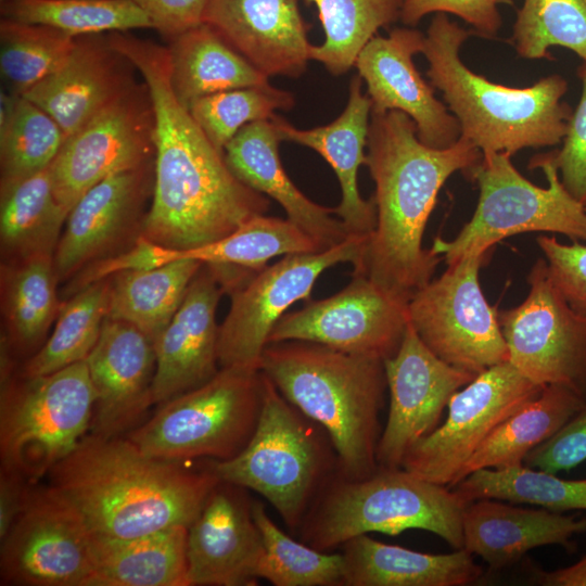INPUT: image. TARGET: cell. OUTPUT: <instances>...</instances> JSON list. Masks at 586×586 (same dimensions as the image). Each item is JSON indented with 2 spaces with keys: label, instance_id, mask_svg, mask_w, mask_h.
<instances>
[{
  "label": "cell",
  "instance_id": "20",
  "mask_svg": "<svg viewBox=\"0 0 586 586\" xmlns=\"http://www.w3.org/2000/svg\"><path fill=\"white\" fill-rule=\"evenodd\" d=\"M425 36L413 28H395L374 36L360 51L355 66L367 85L371 111H400L417 127L419 140L434 149L454 145L461 136L456 117L440 101L412 58L422 52Z\"/></svg>",
  "mask_w": 586,
  "mask_h": 586
},
{
  "label": "cell",
  "instance_id": "43",
  "mask_svg": "<svg viewBox=\"0 0 586 586\" xmlns=\"http://www.w3.org/2000/svg\"><path fill=\"white\" fill-rule=\"evenodd\" d=\"M75 42L76 37L54 27L2 17L0 68L11 92L23 95L56 72L68 59Z\"/></svg>",
  "mask_w": 586,
  "mask_h": 586
},
{
  "label": "cell",
  "instance_id": "6",
  "mask_svg": "<svg viewBox=\"0 0 586 586\" xmlns=\"http://www.w3.org/2000/svg\"><path fill=\"white\" fill-rule=\"evenodd\" d=\"M468 504L448 486L403 468H379L364 479H348L336 470L318 493L297 532L303 543L324 552L361 534L398 535L408 530L431 532L454 549H460Z\"/></svg>",
  "mask_w": 586,
  "mask_h": 586
},
{
  "label": "cell",
  "instance_id": "30",
  "mask_svg": "<svg viewBox=\"0 0 586 586\" xmlns=\"http://www.w3.org/2000/svg\"><path fill=\"white\" fill-rule=\"evenodd\" d=\"M188 526L128 539L91 535L89 586H189Z\"/></svg>",
  "mask_w": 586,
  "mask_h": 586
},
{
  "label": "cell",
  "instance_id": "14",
  "mask_svg": "<svg viewBox=\"0 0 586 586\" xmlns=\"http://www.w3.org/2000/svg\"><path fill=\"white\" fill-rule=\"evenodd\" d=\"M527 281L525 300L498 313L509 361L532 382L564 386L586 402V316L560 294L545 259Z\"/></svg>",
  "mask_w": 586,
  "mask_h": 586
},
{
  "label": "cell",
  "instance_id": "7",
  "mask_svg": "<svg viewBox=\"0 0 586 586\" xmlns=\"http://www.w3.org/2000/svg\"><path fill=\"white\" fill-rule=\"evenodd\" d=\"M206 466L220 480L254 491L286 526L298 527L337 457L326 431L288 402L263 373L262 408L252 437L233 458Z\"/></svg>",
  "mask_w": 586,
  "mask_h": 586
},
{
  "label": "cell",
  "instance_id": "10",
  "mask_svg": "<svg viewBox=\"0 0 586 586\" xmlns=\"http://www.w3.org/2000/svg\"><path fill=\"white\" fill-rule=\"evenodd\" d=\"M263 372L220 368L206 383L158 405L155 413L125 436L142 453L169 461L228 460L256 428Z\"/></svg>",
  "mask_w": 586,
  "mask_h": 586
},
{
  "label": "cell",
  "instance_id": "40",
  "mask_svg": "<svg viewBox=\"0 0 586 586\" xmlns=\"http://www.w3.org/2000/svg\"><path fill=\"white\" fill-rule=\"evenodd\" d=\"M5 18L51 26L73 37L152 28L133 0H10L1 3Z\"/></svg>",
  "mask_w": 586,
  "mask_h": 586
},
{
  "label": "cell",
  "instance_id": "49",
  "mask_svg": "<svg viewBox=\"0 0 586 586\" xmlns=\"http://www.w3.org/2000/svg\"><path fill=\"white\" fill-rule=\"evenodd\" d=\"M586 460V402L550 438L534 448L524 466L550 473L570 471Z\"/></svg>",
  "mask_w": 586,
  "mask_h": 586
},
{
  "label": "cell",
  "instance_id": "3",
  "mask_svg": "<svg viewBox=\"0 0 586 586\" xmlns=\"http://www.w3.org/2000/svg\"><path fill=\"white\" fill-rule=\"evenodd\" d=\"M48 476L90 534L104 539L189 526L220 481L206 463L192 469L149 456L126 436L94 434H87Z\"/></svg>",
  "mask_w": 586,
  "mask_h": 586
},
{
  "label": "cell",
  "instance_id": "46",
  "mask_svg": "<svg viewBox=\"0 0 586 586\" xmlns=\"http://www.w3.org/2000/svg\"><path fill=\"white\" fill-rule=\"evenodd\" d=\"M582 92L560 150L548 153L570 194L586 206V64L577 69Z\"/></svg>",
  "mask_w": 586,
  "mask_h": 586
},
{
  "label": "cell",
  "instance_id": "52",
  "mask_svg": "<svg viewBox=\"0 0 586 586\" xmlns=\"http://www.w3.org/2000/svg\"><path fill=\"white\" fill-rule=\"evenodd\" d=\"M33 483L20 473L1 467L0 471V539H2L27 501Z\"/></svg>",
  "mask_w": 586,
  "mask_h": 586
},
{
  "label": "cell",
  "instance_id": "21",
  "mask_svg": "<svg viewBox=\"0 0 586 586\" xmlns=\"http://www.w3.org/2000/svg\"><path fill=\"white\" fill-rule=\"evenodd\" d=\"M246 488L220 480L188 526L189 586L256 584L264 543Z\"/></svg>",
  "mask_w": 586,
  "mask_h": 586
},
{
  "label": "cell",
  "instance_id": "36",
  "mask_svg": "<svg viewBox=\"0 0 586 586\" xmlns=\"http://www.w3.org/2000/svg\"><path fill=\"white\" fill-rule=\"evenodd\" d=\"M316 5L324 40L311 46L310 60L332 75L347 73L382 27L400 20L403 0H301Z\"/></svg>",
  "mask_w": 586,
  "mask_h": 586
},
{
  "label": "cell",
  "instance_id": "38",
  "mask_svg": "<svg viewBox=\"0 0 586 586\" xmlns=\"http://www.w3.org/2000/svg\"><path fill=\"white\" fill-rule=\"evenodd\" d=\"M320 251L322 247L288 218L258 214L215 242L186 251L177 250L176 260L188 258L259 271L273 257Z\"/></svg>",
  "mask_w": 586,
  "mask_h": 586
},
{
  "label": "cell",
  "instance_id": "19",
  "mask_svg": "<svg viewBox=\"0 0 586 586\" xmlns=\"http://www.w3.org/2000/svg\"><path fill=\"white\" fill-rule=\"evenodd\" d=\"M154 188V161L113 175L87 191L66 218L53 255L59 282L131 247L142 234Z\"/></svg>",
  "mask_w": 586,
  "mask_h": 586
},
{
  "label": "cell",
  "instance_id": "41",
  "mask_svg": "<svg viewBox=\"0 0 586 586\" xmlns=\"http://www.w3.org/2000/svg\"><path fill=\"white\" fill-rule=\"evenodd\" d=\"M64 139L47 112L18 95L12 109L0 113V186L47 169Z\"/></svg>",
  "mask_w": 586,
  "mask_h": 586
},
{
  "label": "cell",
  "instance_id": "9",
  "mask_svg": "<svg viewBox=\"0 0 586 586\" xmlns=\"http://www.w3.org/2000/svg\"><path fill=\"white\" fill-rule=\"evenodd\" d=\"M95 393L86 360L43 375L1 381V467L36 483L90 430Z\"/></svg>",
  "mask_w": 586,
  "mask_h": 586
},
{
  "label": "cell",
  "instance_id": "18",
  "mask_svg": "<svg viewBox=\"0 0 586 586\" xmlns=\"http://www.w3.org/2000/svg\"><path fill=\"white\" fill-rule=\"evenodd\" d=\"M390 409L377 447L379 468H402L408 450L434 431L451 396L477 374L433 354L408 322L396 354L384 360Z\"/></svg>",
  "mask_w": 586,
  "mask_h": 586
},
{
  "label": "cell",
  "instance_id": "29",
  "mask_svg": "<svg viewBox=\"0 0 586 586\" xmlns=\"http://www.w3.org/2000/svg\"><path fill=\"white\" fill-rule=\"evenodd\" d=\"M344 586H463L483 570L464 548L426 553L385 544L367 534L342 546Z\"/></svg>",
  "mask_w": 586,
  "mask_h": 586
},
{
  "label": "cell",
  "instance_id": "51",
  "mask_svg": "<svg viewBox=\"0 0 586 586\" xmlns=\"http://www.w3.org/2000/svg\"><path fill=\"white\" fill-rule=\"evenodd\" d=\"M150 17L153 29L169 41L203 23L207 0H133Z\"/></svg>",
  "mask_w": 586,
  "mask_h": 586
},
{
  "label": "cell",
  "instance_id": "33",
  "mask_svg": "<svg viewBox=\"0 0 586 586\" xmlns=\"http://www.w3.org/2000/svg\"><path fill=\"white\" fill-rule=\"evenodd\" d=\"M67 216L54 196L49 167L0 186L2 262L53 256Z\"/></svg>",
  "mask_w": 586,
  "mask_h": 586
},
{
  "label": "cell",
  "instance_id": "11",
  "mask_svg": "<svg viewBox=\"0 0 586 586\" xmlns=\"http://www.w3.org/2000/svg\"><path fill=\"white\" fill-rule=\"evenodd\" d=\"M486 254H470L448 265L408 303L409 322L426 347L474 374L509 360L498 313L480 285Z\"/></svg>",
  "mask_w": 586,
  "mask_h": 586
},
{
  "label": "cell",
  "instance_id": "54",
  "mask_svg": "<svg viewBox=\"0 0 586 586\" xmlns=\"http://www.w3.org/2000/svg\"><path fill=\"white\" fill-rule=\"evenodd\" d=\"M7 1H10V0H0V3H4V2H7Z\"/></svg>",
  "mask_w": 586,
  "mask_h": 586
},
{
  "label": "cell",
  "instance_id": "25",
  "mask_svg": "<svg viewBox=\"0 0 586 586\" xmlns=\"http://www.w3.org/2000/svg\"><path fill=\"white\" fill-rule=\"evenodd\" d=\"M136 72L107 33L78 36L66 62L23 97L47 112L66 138L131 87Z\"/></svg>",
  "mask_w": 586,
  "mask_h": 586
},
{
  "label": "cell",
  "instance_id": "23",
  "mask_svg": "<svg viewBox=\"0 0 586 586\" xmlns=\"http://www.w3.org/2000/svg\"><path fill=\"white\" fill-rule=\"evenodd\" d=\"M224 293L215 269L203 264L178 310L154 341V404L199 387L219 371L216 309Z\"/></svg>",
  "mask_w": 586,
  "mask_h": 586
},
{
  "label": "cell",
  "instance_id": "39",
  "mask_svg": "<svg viewBox=\"0 0 586 586\" xmlns=\"http://www.w3.org/2000/svg\"><path fill=\"white\" fill-rule=\"evenodd\" d=\"M467 502L491 498L566 512L586 510V479L564 480L526 466L481 469L453 487Z\"/></svg>",
  "mask_w": 586,
  "mask_h": 586
},
{
  "label": "cell",
  "instance_id": "37",
  "mask_svg": "<svg viewBox=\"0 0 586 586\" xmlns=\"http://www.w3.org/2000/svg\"><path fill=\"white\" fill-rule=\"evenodd\" d=\"M111 278L79 290L61 304L55 327L18 373L34 377L82 361L94 347L110 305Z\"/></svg>",
  "mask_w": 586,
  "mask_h": 586
},
{
  "label": "cell",
  "instance_id": "16",
  "mask_svg": "<svg viewBox=\"0 0 586 586\" xmlns=\"http://www.w3.org/2000/svg\"><path fill=\"white\" fill-rule=\"evenodd\" d=\"M0 540L1 585L89 586L91 534L51 486H31L25 507Z\"/></svg>",
  "mask_w": 586,
  "mask_h": 586
},
{
  "label": "cell",
  "instance_id": "34",
  "mask_svg": "<svg viewBox=\"0 0 586 586\" xmlns=\"http://www.w3.org/2000/svg\"><path fill=\"white\" fill-rule=\"evenodd\" d=\"M584 404L564 386H544L480 445L463 467L460 481L481 469L522 466L530 451L556 434Z\"/></svg>",
  "mask_w": 586,
  "mask_h": 586
},
{
  "label": "cell",
  "instance_id": "47",
  "mask_svg": "<svg viewBox=\"0 0 586 586\" xmlns=\"http://www.w3.org/2000/svg\"><path fill=\"white\" fill-rule=\"evenodd\" d=\"M537 244L555 286L572 309L586 316V244H564L549 235H539Z\"/></svg>",
  "mask_w": 586,
  "mask_h": 586
},
{
  "label": "cell",
  "instance_id": "15",
  "mask_svg": "<svg viewBox=\"0 0 586 586\" xmlns=\"http://www.w3.org/2000/svg\"><path fill=\"white\" fill-rule=\"evenodd\" d=\"M543 388L509 360L482 371L451 396L445 421L408 450L402 468L453 487L489 434Z\"/></svg>",
  "mask_w": 586,
  "mask_h": 586
},
{
  "label": "cell",
  "instance_id": "8",
  "mask_svg": "<svg viewBox=\"0 0 586 586\" xmlns=\"http://www.w3.org/2000/svg\"><path fill=\"white\" fill-rule=\"evenodd\" d=\"M506 152H486L467 171L480 189L472 218L450 241L436 238L432 251L451 265L470 254H486L496 243L514 234L555 232L586 241V206L562 184L548 154L536 155L530 167H539L547 188L522 176Z\"/></svg>",
  "mask_w": 586,
  "mask_h": 586
},
{
  "label": "cell",
  "instance_id": "24",
  "mask_svg": "<svg viewBox=\"0 0 586 586\" xmlns=\"http://www.w3.org/2000/svg\"><path fill=\"white\" fill-rule=\"evenodd\" d=\"M300 0H207L203 23L266 76L298 77L310 60Z\"/></svg>",
  "mask_w": 586,
  "mask_h": 586
},
{
  "label": "cell",
  "instance_id": "45",
  "mask_svg": "<svg viewBox=\"0 0 586 586\" xmlns=\"http://www.w3.org/2000/svg\"><path fill=\"white\" fill-rule=\"evenodd\" d=\"M292 93L272 87H247L226 90L194 100L188 107L209 142L221 153L245 125L269 120L276 110H290Z\"/></svg>",
  "mask_w": 586,
  "mask_h": 586
},
{
  "label": "cell",
  "instance_id": "12",
  "mask_svg": "<svg viewBox=\"0 0 586 586\" xmlns=\"http://www.w3.org/2000/svg\"><path fill=\"white\" fill-rule=\"evenodd\" d=\"M154 158L155 114L142 79L64 139L49 166L54 196L69 213L102 180Z\"/></svg>",
  "mask_w": 586,
  "mask_h": 586
},
{
  "label": "cell",
  "instance_id": "17",
  "mask_svg": "<svg viewBox=\"0 0 586 586\" xmlns=\"http://www.w3.org/2000/svg\"><path fill=\"white\" fill-rule=\"evenodd\" d=\"M408 322V303L369 278L353 275L334 295L308 301L302 309L284 314L273 326L267 345L305 341L385 360L398 351Z\"/></svg>",
  "mask_w": 586,
  "mask_h": 586
},
{
  "label": "cell",
  "instance_id": "53",
  "mask_svg": "<svg viewBox=\"0 0 586 586\" xmlns=\"http://www.w3.org/2000/svg\"><path fill=\"white\" fill-rule=\"evenodd\" d=\"M535 579L546 586H586V555L565 568L535 571Z\"/></svg>",
  "mask_w": 586,
  "mask_h": 586
},
{
  "label": "cell",
  "instance_id": "22",
  "mask_svg": "<svg viewBox=\"0 0 586 586\" xmlns=\"http://www.w3.org/2000/svg\"><path fill=\"white\" fill-rule=\"evenodd\" d=\"M85 360L95 393L89 431L102 437L125 436L154 405V343L135 326L106 317Z\"/></svg>",
  "mask_w": 586,
  "mask_h": 586
},
{
  "label": "cell",
  "instance_id": "32",
  "mask_svg": "<svg viewBox=\"0 0 586 586\" xmlns=\"http://www.w3.org/2000/svg\"><path fill=\"white\" fill-rule=\"evenodd\" d=\"M53 256L2 263L1 308L4 345L14 355L33 356L46 342L61 304Z\"/></svg>",
  "mask_w": 586,
  "mask_h": 586
},
{
  "label": "cell",
  "instance_id": "28",
  "mask_svg": "<svg viewBox=\"0 0 586 586\" xmlns=\"http://www.w3.org/2000/svg\"><path fill=\"white\" fill-rule=\"evenodd\" d=\"M280 138L269 120L243 126L224 151L231 173L245 186L276 200L288 219L327 250L349 235L335 208L319 205L304 195L286 175L278 152Z\"/></svg>",
  "mask_w": 586,
  "mask_h": 586
},
{
  "label": "cell",
  "instance_id": "4",
  "mask_svg": "<svg viewBox=\"0 0 586 586\" xmlns=\"http://www.w3.org/2000/svg\"><path fill=\"white\" fill-rule=\"evenodd\" d=\"M259 370L326 431L341 475L364 479L379 469V417L387 387L383 359L284 341L266 346Z\"/></svg>",
  "mask_w": 586,
  "mask_h": 586
},
{
  "label": "cell",
  "instance_id": "35",
  "mask_svg": "<svg viewBox=\"0 0 586 586\" xmlns=\"http://www.w3.org/2000/svg\"><path fill=\"white\" fill-rule=\"evenodd\" d=\"M202 265L199 260L182 258L110 277L107 317L135 326L154 343L178 310Z\"/></svg>",
  "mask_w": 586,
  "mask_h": 586
},
{
  "label": "cell",
  "instance_id": "50",
  "mask_svg": "<svg viewBox=\"0 0 586 586\" xmlns=\"http://www.w3.org/2000/svg\"><path fill=\"white\" fill-rule=\"evenodd\" d=\"M501 0H403L400 21L417 25L430 13L453 14L472 26L483 38H494L500 26L498 3Z\"/></svg>",
  "mask_w": 586,
  "mask_h": 586
},
{
  "label": "cell",
  "instance_id": "26",
  "mask_svg": "<svg viewBox=\"0 0 586 586\" xmlns=\"http://www.w3.org/2000/svg\"><path fill=\"white\" fill-rule=\"evenodd\" d=\"M462 533L468 552L483 559L492 570H500L537 547L559 545L574 551V536L586 533V517L483 498L466 507Z\"/></svg>",
  "mask_w": 586,
  "mask_h": 586
},
{
  "label": "cell",
  "instance_id": "2",
  "mask_svg": "<svg viewBox=\"0 0 586 586\" xmlns=\"http://www.w3.org/2000/svg\"><path fill=\"white\" fill-rule=\"evenodd\" d=\"M367 148L377 224L353 264V275L409 303L441 262L422 245L437 194L454 173H467L483 153L462 137L446 149L425 145L413 120L400 111H371Z\"/></svg>",
  "mask_w": 586,
  "mask_h": 586
},
{
  "label": "cell",
  "instance_id": "31",
  "mask_svg": "<svg viewBox=\"0 0 586 586\" xmlns=\"http://www.w3.org/2000/svg\"><path fill=\"white\" fill-rule=\"evenodd\" d=\"M167 49L171 87L186 109L204 95L269 85L268 76L204 23L170 39Z\"/></svg>",
  "mask_w": 586,
  "mask_h": 586
},
{
  "label": "cell",
  "instance_id": "1",
  "mask_svg": "<svg viewBox=\"0 0 586 586\" xmlns=\"http://www.w3.org/2000/svg\"><path fill=\"white\" fill-rule=\"evenodd\" d=\"M107 38L136 66L154 107V188L142 234L186 251L215 242L265 214L269 200L231 173L224 153L175 95L167 47L130 31H112Z\"/></svg>",
  "mask_w": 586,
  "mask_h": 586
},
{
  "label": "cell",
  "instance_id": "5",
  "mask_svg": "<svg viewBox=\"0 0 586 586\" xmlns=\"http://www.w3.org/2000/svg\"><path fill=\"white\" fill-rule=\"evenodd\" d=\"M471 34L447 14L436 13L422 50L429 62L430 82L443 93L459 124L460 137L482 153L511 155L525 148L562 142L573 112L561 100L568 81L558 74L525 88L491 81L472 72L460 58L461 47Z\"/></svg>",
  "mask_w": 586,
  "mask_h": 586
},
{
  "label": "cell",
  "instance_id": "44",
  "mask_svg": "<svg viewBox=\"0 0 586 586\" xmlns=\"http://www.w3.org/2000/svg\"><path fill=\"white\" fill-rule=\"evenodd\" d=\"M512 42L524 59L549 58V48L563 47L586 64V0H524Z\"/></svg>",
  "mask_w": 586,
  "mask_h": 586
},
{
  "label": "cell",
  "instance_id": "27",
  "mask_svg": "<svg viewBox=\"0 0 586 586\" xmlns=\"http://www.w3.org/2000/svg\"><path fill=\"white\" fill-rule=\"evenodd\" d=\"M362 79L351 80L348 102L332 123L313 129H297L279 115L270 119L281 141L308 146L332 167L340 181L342 199L335 214L348 234L369 237L375 228L377 207L373 198L364 200L358 191L357 171L365 164L371 101L361 92Z\"/></svg>",
  "mask_w": 586,
  "mask_h": 586
},
{
  "label": "cell",
  "instance_id": "42",
  "mask_svg": "<svg viewBox=\"0 0 586 586\" xmlns=\"http://www.w3.org/2000/svg\"><path fill=\"white\" fill-rule=\"evenodd\" d=\"M253 517L264 543L257 577L275 586H343L341 553H328L286 535L268 515L260 501H253Z\"/></svg>",
  "mask_w": 586,
  "mask_h": 586
},
{
  "label": "cell",
  "instance_id": "48",
  "mask_svg": "<svg viewBox=\"0 0 586 586\" xmlns=\"http://www.w3.org/2000/svg\"><path fill=\"white\" fill-rule=\"evenodd\" d=\"M177 250L157 244L141 234L135 244L113 256L97 260L80 271L68 281L64 295L69 297L79 290L93 282L110 278L116 273L128 270L150 269L176 260Z\"/></svg>",
  "mask_w": 586,
  "mask_h": 586
},
{
  "label": "cell",
  "instance_id": "13",
  "mask_svg": "<svg viewBox=\"0 0 586 586\" xmlns=\"http://www.w3.org/2000/svg\"><path fill=\"white\" fill-rule=\"evenodd\" d=\"M367 239L349 234L320 252L285 255L232 288L229 311L219 326L220 368L259 370L268 336L285 310L297 301H310L315 282L324 270L340 263L355 264Z\"/></svg>",
  "mask_w": 586,
  "mask_h": 586
}]
</instances>
